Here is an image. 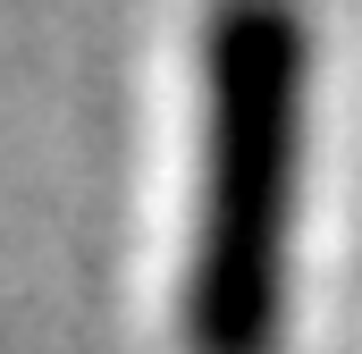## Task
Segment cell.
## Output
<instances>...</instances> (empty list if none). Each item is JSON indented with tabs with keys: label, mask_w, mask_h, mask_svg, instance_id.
<instances>
[{
	"label": "cell",
	"mask_w": 362,
	"mask_h": 354,
	"mask_svg": "<svg viewBox=\"0 0 362 354\" xmlns=\"http://www.w3.org/2000/svg\"><path fill=\"white\" fill-rule=\"evenodd\" d=\"M312 34L286 8L202 25V152L185 228V354H278L303 219Z\"/></svg>",
	"instance_id": "obj_1"
}]
</instances>
